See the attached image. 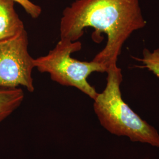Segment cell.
<instances>
[{"mask_svg": "<svg viewBox=\"0 0 159 159\" xmlns=\"http://www.w3.org/2000/svg\"><path fill=\"white\" fill-rule=\"evenodd\" d=\"M146 21L139 0H75L63 12L60 24V39L79 41L85 28L95 30L93 39L99 42L101 33L107 35L104 48L93 61L106 69L117 66L125 43Z\"/></svg>", "mask_w": 159, "mask_h": 159, "instance_id": "6da1fadb", "label": "cell"}, {"mask_svg": "<svg viewBox=\"0 0 159 159\" xmlns=\"http://www.w3.org/2000/svg\"><path fill=\"white\" fill-rule=\"evenodd\" d=\"M26 30L14 39L0 42L1 88L22 86L30 93L34 91V58L29 54Z\"/></svg>", "mask_w": 159, "mask_h": 159, "instance_id": "277c9868", "label": "cell"}, {"mask_svg": "<svg viewBox=\"0 0 159 159\" xmlns=\"http://www.w3.org/2000/svg\"><path fill=\"white\" fill-rule=\"evenodd\" d=\"M15 2L19 4L24 9L29 16L33 18L40 17L42 10L41 7L31 2L30 0H13Z\"/></svg>", "mask_w": 159, "mask_h": 159, "instance_id": "ba28073f", "label": "cell"}, {"mask_svg": "<svg viewBox=\"0 0 159 159\" xmlns=\"http://www.w3.org/2000/svg\"><path fill=\"white\" fill-rule=\"evenodd\" d=\"M24 98V93L20 87H0V123L20 107Z\"/></svg>", "mask_w": 159, "mask_h": 159, "instance_id": "8992f818", "label": "cell"}, {"mask_svg": "<svg viewBox=\"0 0 159 159\" xmlns=\"http://www.w3.org/2000/svg\"><path fill=\"white\" fill-rule=\"evenodd\" d=\"M13 0H0V42L14 39L25 30Z\"/></svg>", "mask_w": 159, "mask_h": 159, "instance_id": "5b68a950", "label": "cell"}, {"mask_svg": "<svg viewBox=\"0 0 159 159\" xmlns=\"http://www.w3.org/2000/svg\"><path fill=\"white\" fill-rule=\"evenodd\" d=\"M135 60L142 63L143 66L142 67L148 68L159 78V48L153 51L144 48L142 57L135 58Z\"/></svg>", "mask_w": 159, "mask_h": 159, "instance_id": "52a82bcc", "label": "cell"}, {"mask_svg": "<svg viewBox=\"0 0 159 159\" xmlns=\"http://www.w3.org/2000/svg\"><path fill=\"white\" fill-rule=\"evenodd\" d=\"M106 73V86L102 93H98L93 105L100 124L113 134L159 148L157 131L142 119L122 98L121 69L117 66L108 68Z\"/></svg>", "mask_w": 159, "mask_h": 159, "instance_id": "7a4b0ae2", "label": "cell"}, {"mask_svg": "<svg viewBox=\"0 0 159 159\" xmlns=\"http://www.w3.org/2000/svg\"><path fill=\"white\" fill-rule=\"evenodd\" d=\"M81 47L79 41L60 39L46 56L34 58V66L41 73L50 74L54 81L61 85L74 87L94 100L98 93L87 79L94 72L106 73V69L93 60L81 61L71 57L72 53L80 51Z\"/></svg>", "mask_w": 159, "mask_h": 159, "instance_id": "3957f363", "label": "cell"}]
</instances>
